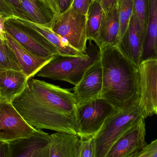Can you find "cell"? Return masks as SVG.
I'll return each instance as SVG.
<instances>
[{
  "instance_id": "34",
  "label": "cell",
  "mask_w": 157,
  "mask_h": 157,
  "mask_svg": "<svg viewBox=\"0 0 157 157\" xmlns=\"http://www.w3.org/2000/svg\"><path fill=\"white\" fill-rule=\"evenodd\" d=\"M6 32L4 27V23H0V39L6 40Z\"/></svg>"
},
{
  "instance_id": "33",
  "label": "cell",
  "mask_w": 157,
  "mask_h": 157,
  "mask_svg": "<svg viewBox=\"0 0 157 157\" xmlns=\"http://www.w3.org/2000/svg\"><path fill=\"white\" fill-rule=\"evenodd\" d=\"M40 1L50 6L56 13L57 15L58 14V9L56 5L52 0H40Z\"/></svg>"
},
{
  "instance_id": "29",
  "label": "cell",
  "mask_w": 157,
  "mask_h": 157,
  "mask_svg": "<svg viewBox=\"0 0 157 157\" xmlns=\"http://www.w3.org/2000/svg\"><path fill=\"white\" fill-rule=\"evenodd\" d=\"M0 12L8 16L19 17L16 11L5 0H0Z\"/></svg>"
},
{
  "instance_id": "17",
  "label": "cell",
  "mask_w": 157,
  "mask_h": 157,
  "mask_svg": "<svg viewBox=\"0 0 157 157\" xmlns=\"http://www.w3.org/2000/svg\"><path fill=\"white\" fill-rule=\"evenodd\" d=\"M28 79L20 71H0V100L12 102L24 90Z\"/></svg>"
},
{
  "instance_id": "6",
  "label": "cell",
  "mask_w": 157,
  "mask_h": 157,
  "mask_svg": "<svg viewBox=\"0 0 157 157\" xmlns=\"http://www.w3.org/2000/svg\"><path fill=\"white\" fill-rule=\"evenodd\" d=\"M86 16L71 7L66 12L56 15L51 29L63 38L76 50L85 54L87 48Z\"/></svg>"
},
{
  "instance_id": "32",
  "label": "cell",
  "mask_w": 157,
  "mask_h": 157,
  "mask_svg": "<svg viewBox=\"0 0 157 157\" xmlns=\"http://www.w3.org/2000/svg\"><path fill=\"white\" fill-rule=\"evenodd\" d=\"M7 144L0 143V157H7Z\"/></svg>"
},
{
  "instance_id": "30",
  "label": "cell",
  "mask_w": 157,
  "mask_h": 157,
  "mask_svg": "<svg viewBox=\"0 0 157 157\" xmlns=\"http://www.w3.org/2000/svg\"><path fill=\"white\" fill-rule=\"evenodd\" d=\"M74 0H57L58 14L63 13L71 8Z\"/></svg>"
},
{
  "instance_id": "23",
  "label": "cell",
  "mask_w": 157,
  "mask_h": 157,
  "mask_svg": "<svg viewBox=\"0 0 157 157\" xmlns=\"http://www.w3.org/2000/svg\"><path fill=\"white\" fill-rule=\"evenodd\" d=\"M133 13L135 14L140 25L144 47L147 28L148 0H133Z\"/></svg>"
},
{
  "instance_id": "11",
  "label": "cell",
  "mask_w": 157,
  "mask_h": 157,
  "mask_svg": "<svg viewBox=\"0 0 157 157\" xmlns=\"http://www.w3.org/2000/svg\"><path fill=\"white\" fill-rule=\"evenodd\" d=\"M50 135L39 129L34 135L7 143V157H49Z\"/></svg>"
},
{
  "instance_id": "8",
  "label": "cell",
  "mask_w": 157,
  "mask_h": 157,
  "mask_svg": "<svg viewBox=\"0 0 157 157\" xmlns=\"http://www.w3.org/2000/svg\"><path fill=\"white\" fill-rule=\"evenodd\" d=\"M38 130L25 121L12 102L0 100V143L30 137Z\"/></svg>"
},
{
  "instance_id": "27",
  "label": "cell",
  "mask_w": 157,
  "mask_h": 157,
  "mask_svg": "<svg viewBox=\"0 0 157 157\" xmlns=\"http://www.w3.org/2000/svg\"><path fill=\"white\" fill-rule=\"evenodd\" d=\"M95 0H74L71 7L81 14L87 15L90 6Z\"/></svg>"
},
{
  "instance_id": "15",
  "label": "cell",
  "mask_w": 157,
  "mask_h": 157,
  "mask_svg": "<svg viewBox=\"0 0 157 157\" xmlns=\"http://www.w3.org/2000/svg\"><path fill=\"white\" fill-rule=\"evenodd\" d=\"M50 139L49 157H78L81 139L78 135L56 132Z\"/></svg>"
},
{
  "instance_id": "36",
  "label": "cell",
  "mask_w": 157,
  "mask_h": 157,
  "mask_svg": "<svg viewBox=\"0 0 157 157\" xmlns=\"http://www.w3.org/2000/svg\"><path fill=\"white\" fill-rule=\"evenodd\" d=\"M52 1H53V2H54V3H55V4L56 5V6H57V5H56V3H57V0H52Z\"/></svg>"
},
{
  "instance_id": "13",
  "label": "cell",
  "mask_w": 157,
  "mask_h": 157,
  "mask_svg": "<svg viewBox=\"0 0 157 157\" xmlns=\"http://www.w3.org/2000/svg\"><path fill=\"white\" fill-rule=\"evenodd\" d=\"M120 51L137 68L142 61L144 44L141 29L135 14L133 13L127 30L117 45Z\"/></svg>"
},
{
  "instance_id": "24",
  "label": "cell",
  "mask_w": 157,
  "mask_h": 157,
  "mask_svg": "<svg viewBox=\"0 0 157 157\" xmlns=\"http://www.w3.org/2000/svg\"><path fill=\"white\" fill-rule=\"evenodd\" d=\"M116 4L120 22L121 39L127 30L133 13V0H117Z\"/></svg>"
},
{
  "instance_id": "10",
  "label": "cell",
  "mask_w": 157,
  "mask_h": 157,
  "mask_svg": "<svg viewBox=\"0 0 157 157\" xmlns=\"http://www.w3.org/2000/svg\"><path fill=\"white\" fill-rule=\"evenodd\" d=\"M145 118H140L111 147L105 157H129L147 145Z\"/></svg>"
},
{
  "instance_id": "9",
  "label": "cell",
  "mask_w": 157,
  "mask_h": 157,
  "mask_svg": "<svg viewBox=\"0 0 157 157\" xmlns=\"http://www.w3.org/2000/svg\"><path fill=\"white\" fill-rule=\"evenodd\" d=\"M138 73V104L146 119L155 113L157 106V57L142 61Z\"/></svg>"
},
{
  "instance_id": "26",
  "label": "cell",
  "mask_w": 157,
  "mask_h": 157,
  "mask_svg": "<svg viewBox=\"0 0 157 157\" xmlns=\"http://www.w3.org/2000/svg\"><path fill=\"white\" fill-rule=\"evenodd\" d=\"M129 157H157V139L147 144L138 153Z\"/></svg>"
},
{
  "instance_id": "4",
  "label": "cell",
  "mask_w": 157,
  "mask_h": 157,
  "mask_svg": "<svg viewBox=\"0 0 157 157\" xmlns=\"http://www.w3.org/2000/svg\"><path fill=\"white\" fill-rule=\"evenodd\" d=\"M142 117L145 118L138 103L124 109L117 110L108 117L93 136L94 157H106L113 145Z\"/></svg>"
},
{
  "instance_id": "3",
  "label": "cell",
  "mask_w": 157,
  "mask_h": 157,
  "mask_svg": "<svg viewBox=\"0 0 157 157\" xmlns=\"http://www.w3.org/2000/svg\"><path fill=\"white\" fill-rule=\"evenodd\" d=\"M86 53L85 57L56 54L36 76L65 81L76 86L87 70L100 58L99 48L91 41L87 46Z\"/></svg>"
},
{
  "instance_id": "20",
  "label": "cell",
  "mask_w": 157,
  "mask_h": 157,
  "mask_svg": "<svg viewBox=\"0 0 157 157\" xmlns=\"http://www.w3.org/2000/svg\"><path fill=\"white\" fill-rule=\"evenodd\" d=\"M18 18L21 22L34 29L46 38L57 48L58 53L60 55L79 57L86 56V53L83 54L71 47L65 39L55 33L50 28L21 19L19 17Z\"/></svg>"
},
{
  "instance_id": "7",
  "label": "cell",
  "mask_w": 157,
  "mask_h": 157,
  "mask_svg": "<svg viewBox=\"0 0 157 157\" xmlns=\"http://www.w3.org/2000/svg\"><path fill=\"white\" fill-rule=\"evenodd\" d=\"M116 110L101 98L77 106V135L81 139L93 137L107 118Z\"/></svg>"
},
{
  "instance_id": "35",
  "label": "cell",
  "mask_w": 157,
  "mask_h": 157,
  "mask_svg": "<svg viewBox=\"0 0 157 157\" xmlns=\"http://www.w3.org/2000/svg\"><path fill=\"white\" fill-rule=\"evenodd\" d=\"M11 17L10 16L6 15L0 12V23H5L6 21L9 18Z\"/></svg>"
},
{
  "instance_id": "2",
  "label": "cell",
  "mask_w": 157,
  "mask_h": 157,
  "mask_svg": "<svg viewBox=\"0 0 157 157\" xmlns=\"http://www.w3.org/2000/svg\"><path fill=\"white\" fill-rule=\"evenodd\" d=\"M99 48L103 75L101 98L117 110L124 109L138 103V68L120 51L117 46L106 45Z\"/></svg>"
},
{
  "instance_id": "22",
  "label": "cell",
  "mask_w": 157,
  "mask_h": 157,
  "mask_svg": "<svg viewBox=\"0 0 157 157\" xmlns=\"http://www.w3.org/2000/svg\"><path fill=\"white\" fill-rule=\"evenodd\" d=\"M8 70L22 71L6 40L0 39V71Z\"/></svg>"
},
{
  "instance_id": "12",
  "label": "cell",
  "mask_w": 157,
  "mask_h": 157,
  "mask_svg": "<svg viewBox=\"0 0 157 157\" xmlns=\"http://www.w3.org/2000/svg\"><path fill=\"white\" fill-rule=\"evenodd\" d=\"M103 84L100 58L89 67L73 90L77 106L101 98Z\"/></svg>"
},
{
  "instance_id": "5",
  "label": "cell",
  "mask_w": 157,
  "mask_h": 157,
  "mask_svg": "<svg viewBox=\"0 0 157 157\" xmlns=\"http://www.w3.org/2000/svg\"><path fill=\"white\" fill-rule=\"evenodd\" d=\"M6 32L33 55L42 58H53L59 54L57 48L46 38L18 17H9L4 23Z\"/></svg>"
},
{
  "instance_id": "31",
  "label": "cell",
  "mask_w": 157,
  "mask_h": 157,
  "mask_svg": "<svg viewBox=\"0 0 157 157\" xmlns=\"http://www.w3.org/2000/svg\"><path fill=\"white\" fill-rule=\"evenodd\" d=\"M101 6L105 13L112 10L117 3V0H96Z\"/></svg>"
},
{
  "instance_id": "14",
  "label": "cell",
  "mask_w": 157,
  "mask_h": 157,
  "mask_svg": "<svg viewBox=\"0 0 157 157\" xmlns=\"http://www.w3.org/2000/svg\"><path fill=\"white\" fill-rule=\"evenodd\" d=\"M6 38L14 54L21 71L29 78L36 76L40 70L52 58H42L33 55L6 32Z\"/></svg>"
},
{
  "instance_id": "37",
  "label": "cell",
  "mask_w": 157,
  "mask_h": 157,
  "mask_svg": "<svg viewBox=\"0 0 157 157\" xmlns=\"http://www.w3.org/2000/svg\"><path fill=\"white\" fill-rule=\"evenodd\" d=\"M155 113L157 114V106L156 108L155 109Z\"/></svg>"
},
{
  "instance_id": "21",
  "label": "cell",
  "mask_w": 157,
  "mask_h": 157,
  "mask_svg": "<svg viewBox=\"0 0 157 157\" xmlns=\"http://www.w3.org/2000/svg\"><path fill=\"white\" fill-rule=\"evenodd\" d=\"M103 9L99 3L95 0L90 6L86 15L87 38L89 41L96 43L99 29L104 16Z\"/></svg>"
},
{
  "instance_id": "28",
  "label": "cell",
  "mask_w": 157,
  "mask_h": 157,
  "mask_svg": "<svg viewBox=\"0 0 157 157\" xmlns=\"http://www.w3.org/2000/svg\"><path fill=\"white\" fill-rule=\"evenodd\" d=\"M18 13L19 18L28 21V18L23 10L20 0H5Z\"/></svg>"
},
{
  "instance_id": "16",
  "label": "cell",
  "mask_w": 157,
  "mask_h": 157,
  "mask_svg": "<svg viewBox=\"0 0 157 157\" xmlns=\"http://www.w3.org/2000/svg\"><path fill=\"white\" fill-rule=\"evenodd\" d=\"M120 40V22L117 4L109 13L104 14L97 41L99 48L109 45L117 46Z\"/></svg>"
},
{
  "instance_id": "1",
  "label": "cell",
  "mask_w": 157,
  "mask_h": 157,
  "mask_svg": "<svg viewBox=\"0 0 157 157\" xmlns=\"http://www.w3.org/2000/svg\"><path fill=\"white\" fill-rule=\"evenodd\" d=\"M11 102L36 129L77 135V105L69 89L30 78L24 90Z\"/></svg>"
},
{
  "instance_id": "25",
  "label": "cell",
  "mask_w": 157,
  "mask_h": 157,
  "mask_svg": "<svg viewBox=\"0 0 157 157\" xmlns=\"http://www.w3.org/2000/svg\"><path fill=\"white\" fill-rule=\"evenodd\" d=\"M94 137L81 139V146L78 157H94Z\"/></svg>"
},
{
  "instance_id": "18",
  "label": "cell",
  "mask_w": 157,
  "mask_h": 157,
  "mask_svg": "<svg viewBox=\"0 0 157 157\" xmlns=\"http://www.w3.org/2000/svg\"><path fill=\"white\" fill-rule=\"evenodd\" d=\"M28 21L51 28L56 13L40 0H20Z\"/></svg>"
},
{
  "instance_id": "19",
  "label": "cell",
  "mask_w": 157,
  "mask_h": 157,
  "mask_svg": "<svg viewBox=\"0 0 157 157\" xmlns=\"http://www.w3.org/2000/svg\"><path fill=\"white\" fill-rule=\"evenodd\" d=\"M157 57V0H148L146 36L142 61Z\"/></svg>"
}]
</instances>
